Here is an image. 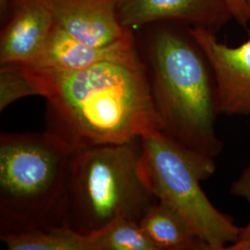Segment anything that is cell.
Masks as SVG:
<instances>
[{
  "mask_svg": "<svg viewBox=\"0 0 250 250\" xmlns=\"http://www.w3.org/2000/svg\"><path fill=\"white\" fill-rule=\"evenodd\" d=\"M188 30L212 69L219 113L250 115V38L233 47L220 42L212 32L196 28Z\"/></svg>",
  "mask_w": 250,
  "mask_h": 250,
  "instance_id": "cell-6",
  "label": "cell"
},
{
  "mask_svg": "<svg viewBox=\"0 0 250 250\" xmlns=\"http://www.w3.org/2000/svg\"><path fill=\"white\" fill-rule=\"evenodd\" d=\"M141 139L75 150L63 224L82 234L99 232L113 222H139L158 199L140 170Z\"/></svg>",
  "mask_w": 250,
  "mask_h": 250,
  "instance_id": "cell-4",
  "label": "cell"
},
{
  "mask_svg": "<svg viewBox=\"0 0 250 250\" xmlns=\"http://www.w3.org/2000/svg\"><path fill=\"white\" fill-rule=\"evenodd\" d=\"M117 10L123 26L131 31L176 22L217 34L232 19L224 0H119Z\"/></svg>",
  "mask_w": 250,
  "mask_h": 250,
  "instance_id": "cell-7",
  "label": "cell"
},
{
  "mask_svg": "<svg viewBox=\"0 0 250 250\" xmlns=\"http://www.w3.org/2000/svg\"><path fill=\"white\" fill-rule=\"evenodd\" d=\"M96 250H157L139 222L121 219L93 233Z\"/></svg>",
  "mask_w": 250,
  "mask_h": 250,
  "instance_id": "cell-13",
  "label": "cell"
},
{
  "mask_svg": "<svg viewBox=\"0 0 250 250\" xmlns=\"http://www.w3.org/2000/svg\"><path fill=\"white\" fill-rule=\"evenodd\" d=\"M249 5H250V0H249Z\"/></svg>",
  "mask_w": 250,
  "mask_h": 250,
  "instance_id": "cell-18",
  "label": "cell"
},
{
  "mask_svg": "<svg viewBox=\"0 0 250 250\" xmlns=\"http://www.w3.org/2000/svg\"><path fill=\"white\" fill-rule=\"evenodd\" d=\"M231 194L235 197H243L250 204V164L233 181ZM228 250H250V220L248 225L242 228L239 239L230 246Z\"/></svg>",
  "mask_w": 250,
  "mask_h": 250,
  "instance_id": "cell-15",
  "label": "cell"
},
{
  "mask_svg": "<svg viewBox=\"0 0 250 250\" xmlns=\"http://www.w3.org/2000/svg\"><path fill=\"white\" fill-rule=\"evenodd\" d=\"M9 250H96L94 234H82L67 225L0 233Z\"/></svg>",
  "mask_w": 250,
  "mask_h": 250,
  "instance_id": "cell-12",
  "label": "cell"
},
{
  "mask_svg": "<svg viewBox=\"0 0 250 250\" xmlns=\"http://www.w3.org/2000/svg\"><path fill=\"white\" fill-rule=\"evenodd\" d=\"M74 150L44 133L0 135V233L63 224Z\"/></svg>",
  "mask_w": 250,
  "mask_h": 250,
  "instance_id": "cell-3",
  "label": "cell"
},
{
  "mask_svg": "<svg viewBox=\"0 0 250 250\" xmlns=\"http://www.w3.org/2000/svg\"><path fill=\"white\" fill-rule=\"evenodd\" d=\"M55 24L83 44L105 47L134 35L120 21L119 0H50Z\"/></svg>",
  "mask_w": 250,
  "mask_h": 250,
  "instance_id": "cell-9",
  "label": "cell"
},
{
  "mask_svg": "<svg viewBox=\"0 0 250 250\" xmlns=\"http://www.w3.org/2000/svg\"><path fill=\"white\" fill-rule=\"evenodd\" d=\"M8 6H9V0H0V19L2 23H4V21L7 18Z\"/></svg>",
  "mask_w": 250,
  "mask_h": 250,
  "instance_id": "cell-17",
  "label": "cell"
},
{
  "mask_svg": "<svg viewBox=\"0 0 250 250\" xmlns=\"http://www.w3.org/2000/svg\"><path fill=\"white\" fill-rule=\"evenodd\" d=\"M54 25L50 0H9L0 35V64L35 62Z\"/></svg>",
  "mask_w": 250,
  "mask_h": 250,
  "instance_id": "cell-8",
  "label": "cell"
},
{
  "mask_svg": "<svg viewBox=\"0 0 250 250\" xmlns=\"http://www.w3.org/2000/svg\"><path fill=\"white\" fill-rule=\"evenodd\" d=\"M21 66L46 101L45 131L74 151L162 132L139 52L76 71Z\"/></svg>",
  "mask_w": 250,
  "mask_h": 250,
  "instance_id": "cell-1",
  "label": "cell"
},
{
  "mask_svg": "<svg viewBox=\"0 0 250 250\" xmlns=\"http://www.w3.org/2000/svg\"><path fill=\"white\" fill-rule=\"evenodd\" d=\"M137 52L134 35L115 45L98 47L82 43L55 24L41 53L28 66L58 71H76L101 62L129 58Z\"/></svg>",
  "mask_w": 250,
  "mask_h": 250,
  "instance_id": "cell-10",
  "label": "cell"
},
{
  "mask_svg": "<svg viewBox=\"0 0 250 250\" xmlns=\"http://www.w3.org/2000/svg\"><path fill=\"white\" fill-rule=\"evenodd\" d=\"M139 224L157 250H209L180 215L157 200Z\"/></svg>",
  "mask_w": 250,
  "mask_h": 250,
  "instance_id": "cell-11",
  "label": "cell"
},
{
  "mask_svg": "<svg viewBox=\"0 0 250 250\" xmlns=\"http://www.w3.org/2000/svg\"><path fill=\"white\" fill-rule=\"evenodd\" d=\"M140 170L149 191L170 207L209 250H227L242 228L215 207L200 183L216 170L214 159L170 140L162 133L141 138Z\"/></svg>",
  "mask_w": 250,
  "mask_h": 250,
  "instance_id": "cell-5",
  "label": "cell"
},
{
  "mask_svg": "<svg viewBox=\"0 0 250 250\" xmlns=\"http://www.w3.org/2000/svg\"><path fill=\"white\" fill-rule=\"evenodd\" d=\"M232 19L242 26H247L250 21L249 0H224Z\"/></svg>",
  "mask_w": 250,
  "mask_h": 250,
  "instance_id": "cell-16",
  "label": "cell"
},
{
  "mask_svg": "<svg viewBox=\"0 0 250 250\" xmlns=\"http://www.w3.org/2000/svg\"><path fill=\"white\" fill-rule=\"evenodd\" d=\"M30 96H37V92L21 64H0V111Z\"/></svg>",
  "mask_w": 250,
  "mask_h": 250,
  "instance_id": "cell-14",
  "label": "cell"
},
{
  "mask_svg": "<svg viewBox=\"0 0 250 250\" xmlns=\"http://www.w3.org/2000/svg\"><path fill=\"white\" fill-rule=\"evenodd\" d=\"M153 25L137 48L146 68L161 133L215 159L223 150V142L215 127L220 113L210 64L188 27Z\"/></svg>",
  "mask_w": 250,
  "mask_h": 250,
  "instance_id": "cell-2",
  "label": "cell"
}]
</instances>
